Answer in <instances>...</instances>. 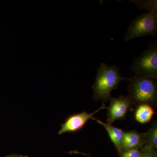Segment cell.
<instances>
[{
  "label": "cell",
  "instance_id": "6da1fadb",
  "mask_svg": "<svg viewBox=\"0 0 157 157\" xmlns=\"http://www.w3.org/2000/svg\"><path fill=\"white\" fill-rule=\"evenodd\" d=\"M128 80V78L121 75L117 66L102 63L98 68L95 81L92 86L93 98L96 101H102L104 103L109 101L112 98L111 92L117 89L120 82Z\"/></svg>",
  "mask_w": 157,
  "mask_h": 157
},
{
  "label": "cell",
  "instance_id": "7a4b0ae2",
  "mask_svg": "<svg viewBox=\"0 0 157 157\" xmlns=\"http://www.w3.org/2000/svg\"><path fill=\"white\" fill-rule=\"evenodd\" d=\"M128 81V96L134 106L147 104L152 107H157V78L135 74Z\"/></svg>",
  "mask_w": 157,
  "mask_h": 157
},
{
  "label": "cell",
  "instance_id": "3957f363",
  "mask_svg": "<svg viewBox=\"0 0 157 157\" xmlns=\"http://www.w3.org/2000/svg\"><path fill=\"white\" fill-rule=\"evenodd\" d=\"M157 32V7L135 17L124 35L125 41L144 36L155 38Z\"/></svg>",
  "mask_w": 157,
  "mask_h": 157
},
{
  "label": "cell",
  "instance_id": "277c9868",
  "mask_svg": "<svg viewBox=\"0 0 157 157\" xmlns=\"http://www.w3.org/2000/svg\"><path fill=\"white\" fill-rule=\"evenodd\" d=\"M131 70L135 74L157 78V41L149 43L143 53L134 59Z\"/></svg>",
  "mask_w": 157,
  "mask_h": 157
},
{
  "label": "cell",
  "instance_id": "5b68a950",
  "mask_svg": "<svg viewBox=\"0 0 157 157\" xmlns=\"http://www.w3.org/2000/svg\"><path fill=\"white\" fill-rule=\"evenodd\" d=\"M109 107H107V123L112 124L117 120L126 119L129 110L133 108V102L128 95H121L117 98H111Z\"/></svg>",
  "mask_w": 157,
  "mask_h": 157
},
{
  "label": "cell",
  "instance_id": "8992f818",
  "mask_svg": "<svg viewBox=\"0 0 157 157\" xmlns=\"http://www.w3.org/2000/svg\"><path fill=\"white\" fill-rule=\"evenodd\" d=\"M107 108L105 103H103L99 109L91 113H88L87 111H86L81 113H75L69 116L65 120L63 123L62 124L61 128L58 132L59 135L79 132L83 128L90 119L94 117V116L96 113L103 109H107Z\"/></svg>",
  "mask_w": 157,
  "mask_h": 157
},
{
  "label": "cell",
  "instance_id": "52a82bcc",
  "mask_svg": "<svg viewBox=\"0 0 157 157\" xmlns=\"http://www.w3.org/2000/svg\"><path fill=\"white\" fill-rule=\"evenodd\" d=\"M144 146V133L137 130L125 132L122 144V151Z\"/></svg>",
  "mask_w": 157,
  "mask_h": 157
},
{
  "label": "cell",
  "instance_id": "ba28073f",
  "mask_svg": "<svg viewBox=\"0 0 157 157\" xmlns=\"http://www.w3.org/2000/svg\"><path fill=\"white\" fill-rule=\"evenodd\" d=\"M92 119L96 121L98 123L104 127L108 133L111 142L114 144L117 150L119 155L121 153L122 144L123 140L124 131L113 126L112 124L105 123L100 120L93 117Z\"/></svg>",
  "mask_w": 157,
  "mask_h": 157
},
{
  "label": "cell",
  "instance_id": "9c48e42d",
  "mask_svg": "<svg viewBox=\"0 0 157 157\" xmlns=\"http://www.w3.org/2000/svg\"><path fill=\"white\" fill-rule=\"evenodd\" d=\"M155 112L153 108L147 104H142L135 107L134 117L135 121L140 124H146L151 121Z\"/></svg>",
  "mask_w": 157,
  "mask_h": 157
},
{
  "label": "cell",
  "instance_id": "30bf717a",
  "mask_svg": "<svg viewBox=\"0 0 157 157\" xmlns=\"http://www.w3.org/2000/svg\"><path fill=\"white\" fill-rule=\"evenodd\" d=\"M144 133V146L157 148V123L154 121L147 132Z\"/></svg>",
  "mask_w": 157,
  "mask_h": 157
},
{
  "label": "cell",
  "instance_id": "8fae6325",
  "mask_svg": "<svg viewBox=\"0 0 157 157\" xmlns=\"http://www.w3.org/2000/svg\"><path fill=\"white\" fill-rule=\"evenodd\" d=\"M144 147H145L124 151L120 154V157H140Z\"/></svg>",
  "mask_w": 157,
  "mask_h": 157
},
{
  "label": "cell",
  "instance_id": "7c38bea8",
  "mask_svg": "<svg viewBox=\"0 0 157 157\" xmlns=\"http://www.w3.org/2000/svg\"><path fill=\"white\" fill-rule=\"evenodd\" d=\"M139 9H147L149 11L155 7H157V1H134Z\"/></svg>",
  "mask_w": 157,
  "mask_h": 157
},
{
  "label": "cell",
  "instance_id": "4fadbf2b",
  "mask_svg": "<svg viewBox=\"0 0 157 157\" xmlns=\"http://www.w3.org/2000/svg\"><path fill=\"white\" fill-rule=\"evenodd\" d=\"M140 157H157L156 149L151 147H145Z\"/></svg>",
  "mask_w": 157,
  "mask_h": 157
},
{
  "label": "cell",
  "instance_id": "5bb4252c",
  "mask_svg": "<svg viewBox=\"0 0 157 157\" xmlns=\"http://www.w3.org/2000/svg\"><path fill=\"white\" fill-rule=\"evenodd\" d=\"M5 157H28L27 156L20 155H11L7 156Z\"/></svg>",
  "mask_w": 157,
  "mask_h": 157
}]
</instances>
